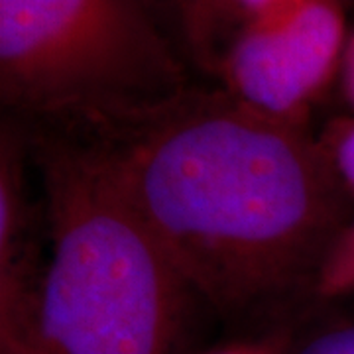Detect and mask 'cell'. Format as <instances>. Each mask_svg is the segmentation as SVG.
I'll return each instance as SVG.
<instances>
[{
  "label": "cell",
  "instance_id": "9c48e42d",
  "mask_svg": "<svg viewBox=\"0 0 354 354\" xmlns=\"http://www.w3.org/2000/svg\"><path fill=\"white\" fill-rule=\"evenodd\" d=\"M286 0H216L211 28V46L215 57V73L223 51L232 41V38L242 32L246 26L256 22ZM215 77V75H213Z\"/></svg>",
  "mask_w": 354,
  "mask_h": 354
},
{
  "label": "cell",
  "instance_id": "30bf717a",
  "mask_svg": "<svg viewBox=\"0 0 354 354\" xmlns=\"http://www.w3.org/2000/svg\"><path fill=\"white\" fill-rule=\"evenodd\" d=\"M301 321L304 319L276 323V325L262 327V329H252L239 339L216 344L207 351L185 354H288L291 341L295 337V330Z\"/></svg>",
  "mask_w": 354,
  "mask_h": 354
},
{
  "label": "cell",
  "instance_id": "8992f818",
  "mask_svg": "<svg viewBox=\"0 0 354 354\" xmlns=\"http://www.w3.org/2000/svg\"><path fill=\"white\" fill-rule=\"evenodd\" d=\"M187 64L215 75L211 28L216 0H152Z\"/></svg>",
  "mask_w": 354,
  "mask_h": 354
},
{
  "label": "cell",
  "instance_id": "8fae6325",
  "mask_svg": "<svg viewBox=\"0 0 354 354\" xmlns=\"http://www.w3.org/2000/svg\"><path fill=\"white\" fill-rule=\"evenodd\" d=\"M319 140L329 153L342 187L354 199V116L335 120Z\"/></svg>",
  "mask_w": 354,
  "mask_h": 354
},
{
  "label": "cell",
  "instance_id": "7a4b0ae2",
  "mask_svg": "<svg viewBox=\"0 0 354 354\" xmlns=\"http://www.w3.org/2000/svg\"><path fill=\"white\" fill-rule=\"evenodd\" d=\"M22 124L50 227L32 354H185L201 304L106 158L81 134Z\"/></svg>",
  "mask_w": 354,
  "mask_h": 354
},
{
  "label": "cell",
  "instance_id": "7c38bea8",
  "mask_svg": "<svg viewBox=\"0 0 354 354\" xmlns=\"http://www.w3.org/2000/svg\"><path fill=\"white\" fill-rule=\"evenodd\" d=\"M342 85H344L346 99L351 101L354 109V34L346 44L344 59H342Z\"/></svg>",
  "mask_w": 354,
  "mask_h": 354
},
{
  "label": "cell",
  "instance_id": "ba28073f",
  "mask_svg": "<svg viewBox=\"0 0 354 354\" xmlns=\"http://www.w3.org/2000/svg\"><path fill=\"white\" fill-rule=\"evenodd\" d=\"M288 354H354V313L317 319L305 317Z\"/></svg>",
  "mask_w": 354,
  "mask_h": 354
},
{
  "label": "cell",
  "instance_id": "277c9868",
  "mask_svg": "<svg viewBox=\"0 0 354 354\" xmlns=\"http://www.w3.org/2000/svg\"><path fill=\"white\" fill-rule=\"evenodd\" d=\"M346 44L341 0H286L232 38L215 77L254 111L309 128L313 104L342 69Z\"/></svg>",
  "mask_w": 354,
  "mask_h": 354
},
{
  "label": "cell",
  "instance_id": "5b68a950",
  "mask_svg": "<svg viewBox=\"0 0 354 354\" xmlns=\"http://www.w3.org/2000/svg\"><path fill=\"white\" fill-rule=\"evenodd\" d=\"M26 127L12 116L0 128V354H32L50 227L46 201L34 193Z\"/></svg>",
  "mask_w": 354,
  "mask_h": 354
},
{
  "label": "cell",
  "instance_id": "3957f363",
  "mask_svg": "<svg viewBox=\"0 0 354 354\" xmlns=\"http://www.w3.org/2000/svg\"><path fill=\"white\" fill-rule=\"evenodd\" d=\"M189 85L152 0H0V101L20 122L91 127Z\"/></svg>",
  "mask_w": 354,
  "mask_h": 354
},
{
  "label": "cell",
  "instance_id": "52a82bcc",
  "mask_svg": "<svg viewBox=\"0 0 354 354\" xmlns=\"http://www.w3.org/2000/svg\"><path fill=\"white\" fill-rule=\"evenodd\" d=\"M354 295V216L327 254L311 291L309 313L327 309Z\"/></svg>",
  "mask_w": 354,
  "mask_h": 354
},
{
  "label": "cell",
  "instance_id": "6da1fadb",
  "mask_svg": "<svg viewBox=\"0 0 354 354\" xmlns=\"http://www.w3.org/2000/svg\"><path fill=\"white\" fill-rule=\"evenodd\" d=\"M67 132L101 150L211 313L252 329L307 317L321 266L354 216L309 128L191 83L138 113Z\"/></svg>",
  "mask_w": 354,
  "mask_h": 354
}]
</instances>
